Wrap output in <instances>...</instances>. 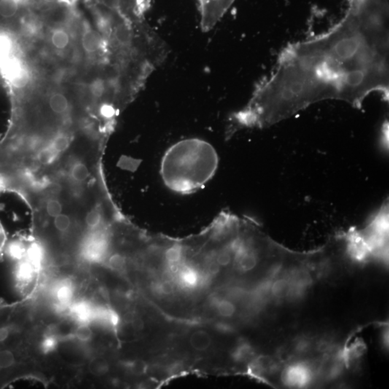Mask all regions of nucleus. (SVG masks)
<instances>
[{
	"label": "nucleus",
	"instance_id": "f257e3e1",
	"mask_svg": "<svg viewBox=\"0 0 389 389\" xmlns=\"http://www.w3.org/2000/svg\"><path fill=\"white\" fill-rule=\"evenodd\" d=\"M347 1L334 25L282 51L247 104L228 117L227 138L272 126L319 102L360 109L373 93L389 101V0Z\"/></svg>",
	"mask_w": 389,
	"mask_h": 389
},
{
	"label": "nucleus",
	"instance_id": "f03ea898",
	"mask_svg": "<svg viewBox=\"0 0 389 389\" xmlns=\"http://www.w3.org/2000/svg\"><path fill=\"white\" fill-rule=\"evenodd\" d=\"M218 165V154L211 144L202 139H187L165 152L160 173L168 188L179 194H190L213 178Z\"/></svg>",
	"mask_w": 389,
	"mask_h": 389
},
{
	"label": "nucleus",
	"instance_id": "7ed1b4c3",
	"mask_svg": "<svg viewBox=\"0 0 389 389\" xmlns=\"http://www.w3.org/2000/svg\"><path fill=\"white\" fill-rule=\"evenodd\" d=\"M109 249V236L103 230L95 229L86 237L82 244L81 254L86 261L98 263L108 256Z\"/></svg>",
	"mask_w": 389,
	"mask_h": 389
},
{
	"label": "nucleus",
	"instance_id": "20e7f679",
	"mask_svg": "<svg viewBox=\"0 0 389 389\" xmlns=\"http://www.w3.org/2000/svg\"><path fill=\"white\" fill-rule=\"evenodd\" d=\"M75 287L69 279L57 281L51 290L50 296L55 310L58 312L68 313L74 302Z\"/></svg>",
	"mask_w": 389,
	"mask_h": 389
},
{
	"label": "nucleus",
	"instance_id": "39448f33",
	"mask_svg": "<svg viewBox=\"0 0 389 389\" xmlns=\"http://www.w3.org/2000/svg\"><path fill=\"white\" fill-rule=\"evenodd\" d=\"M41 268L33 265L27 259L17 261L14 270V278L19 288L25 290L37 278Z\"/></svg>",
	"mask_w": 389,
	"mask_h": 389
},
{
	"label": "nucleus",
	"instance_id": "423d86ee",
	"mask_svg": "<svg viewBox=\"0 0 389 389\" xmlns=\"http://www.w3.org/2000/svg\"><path fill=\"white\" fill-rule=\"evenodd\" d=\"M97 306L90 301L79 300L74 301L69 308L68 314L78 325H88L95 322Z\"/></svg>",
	"mask_w": 389,
	"mask_h": 389
},
{
	"label": "nucleus",
	"instance_id": "0eeeda50",
	"mask_svg": "<svg viewBox=\"0 0 389 389\" xmlns=\"http://www.w3.org/2000/svg\"><path fill=\"white\" fill-rule=\"evenodd\" d=\"M100 323L103 326L115 328L118 325L119 318L116 313L103 306H97L95 312V322Z\"/></svg>",
	"mask_w": 389,
	"mask_h": 389
},
{
	"label": "nucleus",
	"instance_id": "6e6552de",
	"mask_svg": "<svg viewBox=\"0 0 389 389\" xmlns=\"http://www.w3.org/2000/svg\"><path fill=\"white\" fill-rule=\"evenodd\" d=\"M12 85L17 89H23L31 81V74L23 63L7 76Z\"/></svg>",
	"mask_w": 389,
	"mask_h": 389
},
{
	"label": "nucleus",
	"instance_id": "1a4fd4ad",
	"mask_svg": "<svg viewBox=\"0 0 389 389\" xmlns=\"http://www.w3.org/2000/svg\"><path fill=\"white\" fill-rule=\"evenodd\" d=\"M70 35L62 28H56L52 32L51 42L55 49L63 51L70 44Z\"/></svg>",
	"mask_w": 389,
	"mask_h": 389
},
{
	"label": "nucleus",
	"instance_id": "9d476101",
	"mask_svg": "<svg viewBox=\"0 0 389 389\" xmlns=\"http://www.w3.org/2000/svg\"><path fill=\"white\" fill-rule=\"evenodd\" d=\"M190 343L195 350L205 351L210 347L212 339L209 333L203 330H198L190 336Z\"/></svg>",
	"mask_w": 389,
	"mask_h": 389
},
{
	"label": "nucleus",
	"instance_id": "9b49d317",
	"mask_svg": "<svg viewBox=\"0 0 389 389\" xmlns=\"http://www.w3.org/2000/svg\"><path fill=\"white\" fill-rule=\"evenodd\" d=\"M50 109L57 114H62L68 111L69 103L67 98L61 93H54L49 98Z\"/></svg>",
	"mask_w": 389,
	"mask_h": 389
},
{
	"label": "nucleus",
	"instance_id": "f8f14e48",
	"mask_svg": "<svg viewBox=\"0 0 389 389\" xmlns=\"http://www.w3.org/2000/svg\"><path fill=\"white\" fill-rule=\"evenodd\" d=\"M20 0H0V16L2 18H12L20 8Z\"/></svg>",
	"mask_w": 389,
	"mask_h": 389
},
{
	"label": "nucleus",
	"instance_id": "ddd939ff",
	"mask_svg": "<svg viewBox=\"0 0 389 389\" xmlns=\"http://www.w3.org/2000/svg\"><path fill=\"white\" fill-rule=\"evenodd\" d=\"M90 92L95 99H101L107 94L109 87L107 82L101 78L94 79L90 84Z\"/></svg>",
	"mask_w": 389,
	"mask_h": 389
},
{
	"label": "nucleus",
	"instance_id": "4468645a",
	"mask_svg": "<svg viewBox=\"0 0 389 389\" xmlns=\"http://www.w3.org/2000/svg\"><path fill=\"white\" fill-rule=\"evenodd\" d=\"M27 247L23 241L20 240L14 241L9 244L7 247V254L10 258L15 261L21 260L25 254Z\"/></svg>",
	"mask_w": 389,
	"mask_h": 389
},
{
	"label": "nucleus",
	"instance_id": "2eb2a0df",
	"mask_svg": "<svg viewBox=\"0 0 389 389\" xmlns=\"http://www.w3.org/2000/svg\"><path fill=\"white\" fill-rule=\"evenodd\" d=\"M58 337L55 333H49L44 335V339L41 343V348L44 353H49L53 352L58 346Z\"/></svg>",
	"mask_w": 389,
	"mask_h": 389
},
{
	"label": "nucleus",
	"instance_id": "dca6fc26",
	"mask_svg": "<svg viewBox=\"0 0 389 389\" xmlns=\"http://www.w3.org/2000/svg\"><path fill=\"white\" fill-rule=\"evenodd\" d=\"M13 44L12 40L7 36L0 35V61H4L12 56Z\"/></svg>",
	"mask_w": 389,
	"mask_h": 389
},
{
	"label": "nucleus",
	"instance_id": "f3484780",
	"mask_svg": "<svg viewBox=\"0 0 389 389\" xmlns=\"http://www.w3.org/2000/svg\"><path fill=\"white\" fill-rule=\"evenodd\" d=\"M87 226L92 229H97L101 225L102 222V213L101 209H94L87 214L85 219Z\"/></svg>",
	"mask_w": 389,
	"mask_h": 389
},
{
	"label": "nucleus",
	"instance_id": "a211bd4d",
	"mask_svg": "<svg viewBox=\"0 0 389 389\" xmlns=\"http://www.w3.org/2000/svg\"><path fill=\"white\" fill-rule=\"evenodd\" d=\"M15 363L13 352L9 350L0 351V370L9 369Z\"/></svg>",
	"mask_w": 389,
	"mask_h": 389
},
{
	"label": "nucleus",
	"instance_id": "6ab92c4d",
	"mask_svg": "<svg viewBox=\"0 0 389 389\" xmlns=\"http://www.w3.org/2000/svg\"><path fill=\"white\" fill-rule=\"evenodd\" d=\"M73 335L77 340L81 341V342H87L91 339L93 333H92L90 325H78Z\"/></svg>",
	"mask_w": 389,
	"mask_h": 389
},
{
	"label": "nucleus",
	"instance_id": "aec40b11",
	"mask_svg": "<svg viewBox=\"0 0 389 389\" xmlns=\"http://www.w3.org/2000/svg\"><path fill=\"white\" fill-rule=\"evenodd\" d=\"M108 264L114 271H122L125 266V257L120 254H113L108 260Z\"/></svg>",
	"mask_w": 389,
	"mask_h": 389
},
{
	"label": "nucleus",
	"instance_id": "412c9836",
	"mask_svg": "<svg viewBox=\"0 0 389 389\" xmlns=\"http://www.w3.org/2000/svg\"><path fill=\"white\" fill-rule=\"evenodd\" d=\"M71 174L73 178L75 180L78 182H83L88 177L89 170L83 164H77L75 166L73 167Z\"/></svg>",
	"mask_w": 389,
	"mask_h": 389
},
{
	"label": "nucleus",
	"instance_id": "4be33fe9",
	"mask_svg": "<svg viewBox=\"0 0 389 389\" xmlns=\"http://www.w3.org/2000/svg\"><path fill=\"white\" fill-rule=\"evenodd\" d=\"M217 309H218L219 314L223 317H232L235 313V310H236L234 305L228 301H221L218 304Z\"/></svg>",
	"mask_w": 389,
	"mask_h": 389
},
{
	"label": "nucleus",
	"instance_id": "5701e85b",
	"mask_svg": "<svg viewBox=\"0 0 389 389\" xmlns=\"http://www.w3.org/2000/svg\"><path fill=\"white\" fill-rule=\"evenodd\" d=\"M182 279L185 284L189 286H193L198 281V275L194 270L191 268H186L182 271Z\"/></svg>",
	"mask_w": 389,
	"mask_h": 389
},
{
	"label": "nucleus",
	"instance_id": "b1692460",
	"mask_svg": "<svg viewBox=\"0 0 389 389\" xmlns=\"http://www.w3.org/2000/svg\"><path fill=\"white\" fill-rule=\"evenodd\" d=\"M55 224L57 229L61 231H66L70 227V219L65 214H59L55 217Z\"/></svg>",
	"mask_w": 389,
	"mask_h": 389
},
{
	"label": "nucleus",
	"instance_id": "393cba45",
	"mask_svg": "<svg viewBox=\"0 0 389 389\" xmlns=\"http://www.w3.org/2000/svg\"><path fill=\"white\" fill-rule=\"evenodd\" d=\"M47 210L48 214H49L50 217L55 218V217H56L57 216L59 215L62 212V206H61V203L58 202V201L53 200V201H50L48 202Z\"/></svg>",
	"mask_w": 389,
	"mask_h": 389
},
{
	"label": "nucleus",
	"instance_id": "a878e982",
	"mask_svg": "<svg viewBox=\"0 0 389 389\" xmlns=\"http://www.w3.org/2000/svg\"><path fill=\"white\" fill-rule=\"evenodd\" d=\"M68 143H69V139L66 136H59L56 138L52 144V147L56 152H61L66 148Z\"/></svg>",
	"mask_w": 389,
	"mask_h": 389
},
{
	"label": "nucleus",
	"instance_id": "bb28decb",
	"mask_svg": "<svg viewBox=\"0 0 389 389\" xmlns=\"http://www.w3.org/2000/svg\"><path fill=\"white\" fill-rule=\"evenodd\" d=\"M104 368V364L102 363L99 360H97V359L96 360H94L93 361L91 362V363H90V371H91L93 374H98V373H101Z\"/></svg>",
	"mask_w": 389,
	"mask_h": 389
},
{
	"label": "nucleus",
	"instance_id": "cd10ccee",
	"mask_svg": "<svg viewBox=\"0 0 389 389\" xmlns=\"http://www.w3.org/2000/svg\"><path fill=\"white\" fill-rule=\"evenodd\" d=\"M207 268L209 273L211 275H214H214L218 274L221 269L220 265L216 262L214 258L212 260H210L209 263H208Z\"/></svg>",
	"mask_w": 389,
	"mask_h": 389
},
{
	"label": "nucleus",
	"instance_id": "c85d7f7f",
	"mask_svg": "<svg viewBox=\"0 0 389 389\" xmlns=\"http://www.w3.org/2000/svg\"><path fill=\"white\" fill-rule=\"evenodd\" d=\"M11 333V329L9 326L0 327V343L5 342L9 338Z\"/></svg>",
	"mask_w": 389,
	"mask_h": 389
},
{
	"label": "nucleus",
	"instance_id": "c756f323",
	"mask_svg": "<svg viewBox=\"0 0 389 389\" xmlns=\"http://www.w3.org/2000/svg\"><path fill=\"white\" fill-rule=\"evenodd\" d=\"M160 290L165 294H170L173 291L172 285L168 281H165L160 285Z\"/></svg>",
	"mask_w": 389,
	"mask_h": 389
},
{
	"label": "nucleus",
	"instance_id": "7c9ffc66",
	"mask_svg": "<svg viewBox=\"0 0 389 389\" xmlns=\"http://www.w3.org/2000/svg\"><path fill=\"white\" fill-rule=\"evenodd\" d=\"M6 242V235L2 226L0 224V255L2 252Z\"/></svg>",
	"mask_w": 389,
	"mask_h": 389
},
{
	"label": "nucleus",
	"instance_id": "2f4dec72",
	"mask_svg": "<svg viewBox=\"0 0 389 389\" xmlns=\"http://www.w3.org/2000/svg\"><path fill=\"white\" fill-rule=\"evenodd\" d=\"M44 3L52 4V3H70L73 0H42Z\"/></svg>",
	"mask_w": 389,
	"mask_h": 389
}]
</instances>
